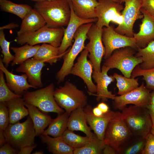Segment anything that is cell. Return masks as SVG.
<instances>
[{
  "label": "cell",
  "mask_w": 154,
  "mask_h": 154,
  "mask_svg": "<svg viewBox=\"0 0 154 154\" xmlns=\"http://www.w3.org/2000/svg\"><path fill=\"white\" fill-rule=\"evenodd\" d=\"M34 8L42 16L48 27L58 28L67 26L71 11L67 0H53L36 2Z\"/></svg>",
  "instance_id": "cell-1"
},
{
  "label": "cell",
  "mask_w": 154,
  "mask_h": 154,
  "mask_svg": "<svg viewBox=\"0 0 154 154\" xmlns=\"http://www.w3.org/2000/svg\"><path fill=\"white\" fill-rule=\"evenodd\" d=\"M121 113V117L132 136L138 138H145L151 133L152 122L145 107L131 106L125 107Z\"/></svg>",
  "instance_id": "cell-2"
},
{
  "label": "cell",
  "mask_w": 154,
  "mask_h": 154,
  "mask_svg": "<svg viewBox=\"0 0 154 154\" xmlns=\"http://www.w3.org/2000/svg\"><path fill=\"white\" fill-rule=\"evenodd\" d=\"M4 134L6 142L17 149L35 144L36 135L33 121L29 116L23 122L9 123Z\"/></svg>",
  "instance_id": "cell-3"
},
{
  "label": "cell",
  "mask_w": 154,
  "mask_h": 154,
  "mask_svg": "<svg viewBox=\"0 0 154 154\" xmlns=\"http://www.w3.org/2000/svg\"><path fill=\"white\" fill-rule=\"evenodd\" d=\"M54 96L58 105L66 112L70 113L88 104L87 97L84 92L69 81L54 90Z\"/></svg>",
  "instance_id": "cell-4"
},
{
  "label": "cell",
  "mask_w": 154,
  "mask_h": 154,
  "mask_svg": "<svg viewBox=\"0 0 154 154\" xmlns=\"http://www.w3.org/2000/svg\"><path fill=\"white\" fill-rule=\"evenodd\" d=\"M93 23H90L82 25L76 31L74 37V42L71 48L64 56L63 64L56 74V78L58 84L63 81L66 76L70 74L75 59L85 48V42L87 39V34Z\"/></svg>",
  "instance_id": "cell-5"
},
{
  "label": "cell",
  "mask_w": 154,
  "mask_h": 154,
  "mask_svg": "<svg viewBox=\"0 0 154 154\" xmlns=\"http://www.w3.org/2000/svg\"><path fill=\"white\" fill-rule=\"evenodd\" d=\"M134 49L127 47L115 50L105 59L103 65L110 69H117L125 76L131 77L133 69L142 62L141 58L136 56Z\"/></svg>",
  "instance_id": "cell-6"
},
{
  "label": "cell",
  "mask_w": 154,
  "mask_h": 154,
  "mask_svg": "<svg viewBox=\"0 0 154 154\" xmlns=\"http://www.w3.org/2000/svg\"><path fill=\"white\" fill-rule=\"evenodd\" d=\"M64 30L63 27L51 28L46 25L35 31L17 36L15 41L21 45L27 44L35 45L45 43L59 47L62 40Z\"/></svg>",
  "instance_id": "cell-7"
},
{
  "label": "cell",
  "mask_w": 154,
  "mask_h": 154,
  "mask_svg": "<svg viewBox=\"0 0 154 154\" xmlns=\"http://www.w3.org/2000/svg\"><path fill=\"white\" fill-rule=\"evenodd\" d=\"M54 90V85L51 83L45 88L35 91L26 92L23 98L25 102L44 112L62 114L64 110L58 105L55 100Z\"/></svg>",
  "instance_id": "cell-8"
},
{
  "label": "cell",
  "mask_w": 154,
  "mask_h": 154,
  "mask_svg": "<svg viewBox=\"0 0 154 154\" xmlns=\"http://www.w3.org/2000/svg\"><path fill=\"white\" fill-rule=\"evenodd\" d=\"M132 136L121 117V113L117 112L108 123L103 141L105 144L111 146L118 153L121 151L122 146Z\"/></svg>",
  "instance_id": "cell-9"
},
{
  "label": "cell",
  "mask_w": 154,
  "mask_h": 154,
  "mask_svg": "<svg viewBox=\"0 0 154 154\" xmlns=\"http://www.w3.org/2000/svg\"><path fill=\"white\" fill-rule=\"evenodd\" d=\"M98 2L95 12L97 18L96 24L99 28L109 27L110 22L118 25L122 24L123 18L121 11L124 8L121 4L112 0H98Z\"/></svg>",
  "instance_id": "cell-10"
},
{
  "label": "cell",
  "mask_w": 154,
  "mask_h": 154,
  "mask_svg": "<svg viewBox=\"0 0 154 154\" xmlns=\"http://www.w3.org/2000/svg\"><path fill=\"white\" fill-rule=\"evenodd\" d=\"M102 31L103 28L100 29L93 23L87 33V39L89 41L85 47L88 52V56L94 70L97 72L101 71V63L105 53L102 41Z\"/></svg>",
  "instance_id": "cell-11"
},
{
  "label": "cell",
  "mask_w": 154,
  "mask_h": 154,
  "mask_svg": "<svg viewBox=\"0 0 154 154\" xmlns=\"http://www.w3.org/2000/svg\"><path fill=\"white\" fill-rule=\"evenodd\" d=\"M102 41L105 49L104 56L105 59L117 49L127 47L134 49L138 48L136 40L133 37L120 34L110 26L103 28Z\"/></svg>",
  "instance_id": "cell-12"
},
{
  "label": "cell",
  "mask_w": 154,
  "mask_h": 154,
  "mask_svg": "<svg viewBox=\"0 0 154 154\" xmlns=\"http://www.w3.org/2000/svg\"><path fill=\"white\" fill-rule=\"evenodd\" d=\"M125 7L121 13L123 18L122 24L114 29L117 33L122 35L133 37L134 24L137 19L143 18L141 11L142 0H123Z\"/></svg>",
  "instance_id": "cell-13"
},
{
  "label": "cell",
  "mask_w": 154,
  "mask_h": 154,
  "mask_svg": "<svg viewBox=\"0 0 154 154\" xmlns=\"http://www.w3.org/2000/svg\"><path fill=\"white\" fill-rule=\"evenodd\" d=\"M150 92V90L142 83L140 86L129 92L116 96L112 100L113 107L116 109L122 110L129 104L145 107L149 104Z\"/></svg>",
  "instance_id": "cell-14"
},
{
  "label": "cell",
  "mask_w": 154,
  "mask_h": 154,
  "mask_svg": "<svg viewBox=\"0 0 154 154\" xmlns=\"http://www.w3.org/2000/svg\"><path fill=\"white\" fill-rule=\"evenodd\" d=\"M88 54L87 50L84 48L72 68L70 74L81 78L90 92L93 93L96 92L97 87L92 80L93 68L91 61L88 60Z\"/></svg>",
  "instance_id": "cell-15"
},
{
  "label": "cell",
  "mask_w": 154,
  "mask_h": 154,
  "mask_svg": "<svg viewBox=\"0 0 154 154\" xmlns=\"http://www.w3.org/2000/svg\"><path fill=\"white\" fill-rule=\"evenodd\" d=\"M71 11L70 18L69 22L65 29L63 38L60 46L58 47L59 56L61 58L67 53L68 47L72 46L74 35L78 28L84 24L96 22L97 18L90 19H83L78 17L73 11L71 2H69Z\"/></svg>",
  "instance_id": "cell-16"
},
{
  "label": "cell",
  "mask_w": 154,
  "mask_h": 154,
  "mask_svg": "<svg viewBox=\"0 0 154 154\" xmlns=\"http://www.w3.org/2000/svg\"><path fill=\"white\" fill-rule=\"evenodd\" d=\"M110 69L103 65L100 72L93 71L92 77L96 83V100L97 101L105 102L109 99L113 100L115 95L108 89V86L114 82L115 79L113 76H109L108 73Z\"/></svg>",
  "instance_id": "cell-17"
},
{
  "label": "cell",
  "mask_w": 154,
  "mask_h": 154,
  "mask_svg": "<svg viewBox=\"0 0 154 154\" xmlns=\"http://www.w3.org/2000/svg\"><path fill=\"white\" fill-rule=\"evenodd\" d=\"M92 108L90 105L88 104L83 108L87 123L98 137L103 140L105 131L108 123L116 116L117 112L110 110L102 116H97L93 114Z\"/></svg>",
  "instance_id": "cell-18"
},
{
  "label": "cell",
  "mask_w": 154,
  "mask_h": 154,
  "mask_svg": "<svg viewBox=\"0 0 154 154\" xmlns=\"http://www.w3.org/2000/svg\"><path fill=\"white\" fill-rule=\"evenodd\" d=\"M45 65L43 62L30 58L20 64L15 71L26 74L29 83L37 88L43 86L41 78V71Z\"/></svg>",
  "instance_id": "cell-19"
},
{
  "label": "cell",
  "mask_w": 154,
  "mask_h": 154,
  "mask_svg": "<svg viewBox=\"0 0 154 154\" xmlns=\"http://www.w3.org/2000/svg\"><path fill=\"white\" fill-rule=\"evenodd\" d=\"M141 11L143 17L140 25L139 30L137 33L133 35L138 48L145 47L154 40V17L142 8Z\"/></svg>",
  "instance_id": "cell-20"
},
{
  "label": "cell",
  "mask_w": 154,
  "mask_h": 154,
  "mask_svg": "<svg viewBox=\"0 0 154 154\" xmlns=\"http://www.w3.org/2000/svg\"><path fill=\"white\" fill-rule=\"evenodd\" d=\"M0 70L5 75L7 84L9 88L17 94L21 95L30 88H35L29 83L25 74L21 75L14 74L9 71L0 59Z\"/></svg>",
  "instance_id": "cell-21"
},
{
  "label": "cell",
  "mask_w": 154,
  "mask_h": 154,
  "mask_svg": "<svg viewBox=\"0 0 154 154\" xmlns=\"http://www.w3.org/2000/svg\"><path fill=\"white\" fill-rule=\"evenodd\" d=\"M87 122L83 108L77 109L70 113L68 117L67 128L72 131H80L86 135L92 138L94 133L87 124Z\"/></svg>",
  "instance_id": "cell-22"
},
{
  "label": "cell",
  "mask_w": 154,
  "mask_h": 154,
  "mask_svg": "<svg viewBox=\"0 0 154 154\" xmlns=\"http://www.w3.org/2000/svg\"><path fill=\"white\" fill-rule=\"evenodd\" d=\"M17 36L35 31L46 25V22L40 14L34 8L22 20Z\"/></svg>",
  "instance_id": "cell-23"
},
{
  "label": "cell",
  "mask_w": 154,
  "mask_h": 154,
  "mask_svg": "<svg viewBox=\"0 0 154 154\" xmlns=\"http://www.w3.org/2000/svg\"><path fill=\"white\" fill-rule=\"evenodd\" d=\"M25 104L33 121L36 136L40 135L52 119L50 116L40 112L36 106L25 102Z\"/></svg>",
  "instance_id": "cell-24"
},
{
  "label": "cell",
  "mask_w": 154,
  "mask_h": 154,
  "mask_svg": "<svg viewBox=\"0 0 154 154\" xmlns=\"http://www.w3.org/2000/svg\"><path fill=\"white\" fill-rule=\"evenodd\" d=\"M98 4V0H71L74 13L83 19L96 18L95 9Z\"/></svg>",
  "instance_id": "cell-25"
},
{
  "label": "cell",
  "mask_w": 154,
  "mask_h": 154,
  "mask_svg": "<svg viewBox=\"0 0 154 154\" xmlns=\"http://www.w3.org/2000/svg\"><path fill=\"white\" fill-rule=\"evenodd\" d=\"M40 136L42 142L46 145L49 152L53 154H73L74 149L66 143L62 136L52 137L42 134Z\"/></svg>",
  "instance_id": "cell-26"
},
{
  "label": "cell",
  "mask_w": 154,
  "mask_h": 154,
  "mask_svg": "<svg viewBox=\"0 0 154 154\" xmlns=\"http://www.w3.org/2000/svg\"><path fill=\"white\" fill-rule=\"evenodd\" d=\"M8 108L9 123L14 124L29 115L23 98L19 97L6 102Z\"/></svg>",
  "instance_id": "cell-27"
},
{
  "label": "cell",
  "mask_w": 154,
  "mask_h": 154,
  "mask_svg": "<svg viewBox=\"0 0 154 154\" xmlns=\"http://www.w3.org/2000/svg\"><path fill=\"white\" fill-rule=\"evenodd\" d=\"M70 113L65 112L58 114L57 117L52 119L48 127L42 134L50 135L54 137L61 136L67 128V124Z\"/></svg>",
  "instance_id": "cell-28"
},
{
  "label": "cell",
  "mask_w": 154,
  "mask_h": 154,
  "mask_svg": "<svg viewBox=\"0 0 154 154\" xmlns=\"http://www.w3.org/2000/svg\"><path fill=\"white\" fill-rule=\"evenodd\" d=\"M33 58L52 65L61 57L59 55L58 47L44 43L40 45Z\"/></svg>",
  "instance_id": "cell-29"
},
{
  "label": "cell",
  "mask_w": 154,
  "mask_h": 154,
  "mask_svg": "<svg viewBox=\"0 0 154 154\" xmlns=\"http://www.w3.org/2000/svg\"><path fill=\"white\" fill-rule=\"evenodd\" d=\"M40 45H32L26 44L20 47H12L11 49L15 53V58L11 66L20 64L27 60L33 57L36 53Z\"/></svg>",
  "instance_id": "cell-30"
},
{
  "label": "cell",
  "mask_w": 154,
  "mask_h": 154,
  "mask_svg": "<svg viewBox=\"0 0 154 154\" xmlns=\"http://www.w3.org/2000/svg\"><path fill=\"white\" fill-rule=\"evenodd\" d=\"M135 55L142 58V62L139 64L141 68L148 69L154 68V40L145 47L138 48Z\"/></svg>",
  "instance_id": "cell-31"
},
{
  "label": "cell",
  "mask_w": 154,
  "mask_h": 154,
  "mask_svg": "<svg viewBox=\"0 0 154 154\" xmlns=\"http://www.w3.org/2000/svg\"><path fill=\"white\" fill-rule=\"evenodd\" d=\"M0 8L2 11L13 14L22 20L32 9L27 4H16L8 0H0Z\"/></svg>",
  "instance_id": "cell-32"
},
{
  "label": "cell",
  "mask_w": 154,
  "mask_h": 154,
  "mask_svg": "<svg viewBox=\"0 0 154 154\" xmlns=\"http://www.w3.org/2000/svg\"><path fill=\"white\" fill-rule=\"evenodd\" d=\"M113 76L117 81V94L119 95L126 94L139 86L138 78H127L117 73H114Z\"/></svg>",
  "instance_id": "cell-33"
},
{
  "label": "cell",
  "mask_w": 154,
  "mask_h": 154,
  "mask_svg": "<svg viewBox=\"0 0 154 154\" xmlns=\"http://www.w3.org/2000/svg\"><path fill=\"white\" fill-rule=\"evenodd\" d=\"M105 144L94 133L90 141L84 146L74 149L73 154H101Z\"/></svg>",
  "instance_id": "cell-34"
},
{
  "label": "cell",
  "mask_w": 154,
  "mask_h": 154,
  "mask_svg": "<svg viewBox=\"0 0 154 154\" xmlns=\"http://www.w3.org/2000/svg\"><path fill=\"white\" fill-rule=\"evenodd\" d=\"M67 128L61 136L64 141L74 149L82 147L88 143L92 138L82 136Z\"/></svg>",
  "instance_id": "cell-35"
},
{
  "label": "cell",
  "mask_w": 154,
  "mask_h": 154,
  "mask_svg": "<svg viewBox=\"0 0 154 154\" xmlns=\"http://www.w3.org/2000/svg\"><path fill=\"white\" fill-rule=\"evenodd\" d=\"M142 76L146 83V87L149 90H154V68L148 69L141 68L139 64L133 70L131 77Z\"/></svg>",
  "instance_id": "cell-36"
},
{
  "label": "cell",
  "mask_w": 154,
  "mask_h": 154,
  "mask_svg": "<svg viewBox=\"0 0 154 154\" xmlns=\"http://www.w3.org/2000/svg\"><path fill=\"white\" fill-rule=\"evenodd\" d=\"M4 73L0 70V102H6L18 98L22 95L13 92L5 82Z\"/></svg>",
  "instance_id": "cell-37"
},
{
  "label": "cell",
  "mask_w": 154,
  "mask_h": 154,
  "mask_svg": "<svg viewBox=\"0 0 154 154\" xmlns=\"http://www.w3.org/2000/svg\"><path fill=\"white\" fill-rule=\"evenodd\" d=\"M11 42L8 41L5 39L3 30H0V46L3 55L2 59L6 68L10 63L15 58V56L11 53L9 50V46Z\"/></svg>",
  "instance_id": "cell-38"
},
{
  "label": "cell",
  "mask_w": 154,
  "mask_h": 154,
  "mask_svg": "<svg viewBox=\"0 0 154 154\" xmlns=\"http://www.w3.org/2000/svg\"><path fill=\"white\" fill-rule=\"evenodd\" d=\"M9 124V112L6 102L0 103V133H4Z\"/></svg>",
  "instance_id": "cell-39"
},
{
  "label": "cell",
  "mask_w": 154,
  "mask_h": 154,
  "mask_svg": "<svg viewBox=\"0 0 154 154\" xmlns=\"http://www.w3.org/2000/svg\"><path fill=\"white\" fill-rule=\"evenodd\" d=\"M145 137L139 138V139L126 148L124 151L125 154H137L141 153L145 143Z\"/></svg>",
  "instance_id": "cell-40"
},
{
  "label": "cell",
  "mask_w": 154,
  "mask_h": 154,
  "mask_svg": "<svg viewBox=\"0 0 154 154\" xmlns=\"http://www.w3.org/2000/svg\"><path fill=\"white\" fill-rule=\"evenodd\" d=\"M145 143L141 154H154V135L150 133L145 137Z\"/></svg>",
  "instance_id": "cell-41"
},
{
  "label": "cell",
  "mask_w": 154,
  "mask_h": 154,
  "mask_svg": "<svg viewBox=\"0 0 154 154\" xmlns=\"http://www.w3.org/2000/svg\"><path fill=\"white\" fill-rule=\"evenodd\" d=\"M142 1V8L150 15L154 17V0Z\"/></svg>",
  "instance_id": "cell-42"
},
{
  "label": "cell",
  "mask_w": 154,
  "mask_h": 154,
  "mask_svg": "<svg viewBox=\"0 0 154 154\" xmlns=\"http://www.w3.org/2000/svg\"><path fill=\"white\" fill-rule=\"evenodd\" d=\"M0 147V154H18L19 152L18 149L14 148L7 143Z\"/></svg>",
  "instance_id": "cell-43"
},
{
  "label": "cell",
  "mask_w": 154,
  "mask_h": 154,
  "mask_svg": "<svg viewBox=\"0 0 154 154\" xmlns=\"http://www.w3.org/2000/svg\"><path fill=\"white\" fill-rule=\"evenodd\" d=\"M35 144L31 145L25 146L21 148L19 151L18 154H30L33 150L36 147Z\"/></svg>",
  "instance_id": "cell-44"
},
{
  "label": "cell",
  "mask_w": 154,
  "mask_h": 154,
  "mask_svg": "<svg viewBox=\"0 0 154 154\" xmlns=\"http://www.w3.org/2000/svg\"><path fill=\"white\" fill-rule=\"evenodd\" d=\"M118 152L114 149L110 145L105 144L102 151V154H115Z\"/></svg>",
  "instance_id": "cell-45"
},
{
  "label": "cell",
  "mask_w": 154,
  "mask_h": 154,
  "mask_svg": "<svg viewBox=\"0 0 154 154\" xmlns=\"http://www.w3.org/2000/svg\"><path fill=\"white\" fill-rule=\"evenodd\" d=\"M151 116L153 126H154V104H149L145 106Z\"/></svg>",
  "instance_id": "cell-46"
},
{
  "label": "cell",
  "mask_w": 154,
  "mask_h": 154,
  "mask_svg": "<svg viewBox=\"0 0 154 154\" xmlns=\"http://www.w3.org/2000/svg\"><path fill=\"white\" fill-rule=\"evenodd\" d=\"M97 106L104 114L107 113L110 110L109 106L104 102H101L98 104Z\"/></svg>",
  "instance_id": "cell-47"
},
{
  "label": "cell",
  "mask_w": 154,
  "mask_h": 154,
  "mask_svg": "<svg viewBox=\"0 0 154 154\" xmlns=\"http://www.w3.org/2000/svg\"><path fill=\"white\" fill-rule=\"evenodd\" d=\"M19 26L17 24L14 23H11L5 26L1 27L0 30H3L4 29H15Z\"/></svg>",
  "instance_id": "cell-48"
},
{
  "label": "cell",
  "mask_w": 154,
  "mask_h": 154,
  "mask_svg": "<svg viewBox=\"0 0 154 154\" xmlns=\"http://www.w3.org/2000/svg\"><path fill=\"white\" fill-rule=\"evenodd\" d=\"M92 112L93 114L97 116H101L104 114L97 106L92 108Z\"/></svg>",
  "instance_id": "cell-49"
},
{
  "label": "cell",
  "mask_w": 154,
  "mask_h": 154,
  "mask_svg": "<svg viewBox=\"0 0 154 154\" xmlns=\"http://www.w3.org/2000/svg\"><path fill=\"white\" fill-rule=\"evenodd\" d=\"M149 104H154V90L150 92Z\"/></svg>",
  "instance_id": "cell-50"
},
{
  "label": "cell",
  "mask_w": 154,
  "mask_h": 154,
  "mask_svg": "<svg viewBox=\"0 0 154 154\" xmlns=\"http://www.w3.org/2000/svg\"><path fill=\"white\" fill-rule=\"evenodd\" d=\"M43 153V152L42 151H37L33 152V154H42Z\"/></svg>",
  "instance_id": "cell-51"
},
{
  "label": "cell",
  "mask_w": 154,
  "mask_h": 154,
  "mask_svg": "<svg viewBox=\"0 0 154 154\" xmlns=\"http://www.w3.org/2000/svg\"><path fill=\"white\" fill-rule=\"evenodd\" d=\"M115 2L119 3H120L121 4L123 2V0H112Z\"/></svg>",
  "instance_id": "cell-52"
},
{
  "label": "cell",
  "mask_w": 154,
  "mask_h": 154,
  "mask_svg": "<svg viewBox=\"0 0 154 154\" xmlns=\"http://www.w3.org/2000/svg\"><path fill=\"white\" fill-rule=\"evenodd\" d=\"M151 133L154 135V126H153L151 131Z\"/></svg>",
  "instance_id": "cell-53"
},
{
  "label": "cell",
  "mask_w": 154,
  "mask_h": 154,
  "mask_svg": "<svg viewBox=\"0 0 154 154\" xmlns=\"http://www.w3.org/2000/svg\"><path fill=\"white\" fill-rule=\"evenodd\" d=\"M31 0L34 1H35L36 2L41 1L40 0Z\"/></svg>",
  "instance_id": "cell-54"
},
{
  "label": "cell",
  "mask_w": 154,
  "mask_h": 154,
  "mask_svg": "<svg viewBox=\"0 0 154 154\" xmlns=\"http://www.w3.org/2000/svg\"><path fill=\"white\" fill-rule=\"evenodd\" d=\"M53 0H40L41 1H51Z\"/></svg>",
  "instance_id": "cell-55"
},
{
  "label": "cell",
  "mask_w": 154,
  "mask_h": 154,
  "mask_svg": "<svg viewBox=\"0 0 154 154\" xmlns=\"http://www.w3.org/2000/svg\"><path fill=\"white\" fill-rule=\"evenodd\" d=\"M69 2L71 1V0H67Z\"/></svg>",
  "instance_id": "cell-56"
}]
</instances>
